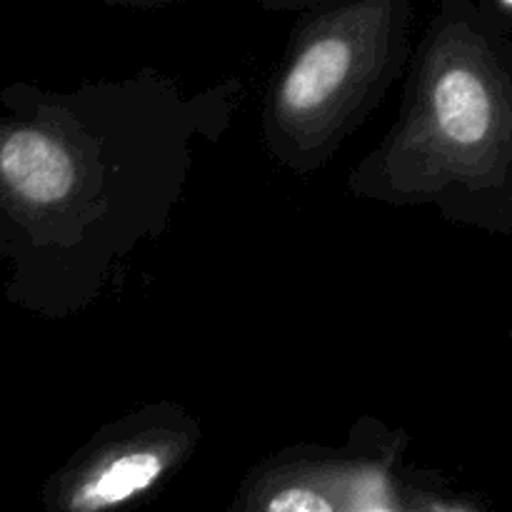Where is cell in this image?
Segmentation results:
<instances>
[{
	"mask_svg": "<svg viewBox=\"0 0 512 512\" xmlns=\"http://www.w3.org/2000/svg\"><path fill=\"white\" fill-rule=\"evenodd\" d=\"M370 512H388V510H370Z\"/></svg>",
	"mask_w": 512,
	"mask_h": 512,
	"instance_id": "obj_6",
	"label": "cell"
},
{
	"mask_svg": "<svg viewBox=\"0 0 512 512\" xmlns=\"http://www.w3.org/2000/svg\"><path fill=\"white\" fill-rule=\"evenodd\" d=\"M353 50L345 40L325 38L310 45L285 80L283 98L293 110H313L323 105L343 85L350 73Z\"/></svg>",
	"mask_w": 512,
	"mask_h": 512,
	"instance_id": "obj_2",
	"label": "cell"
},
{
	"mask_svg": "<svg viewBox=\"0 0 512 512\" xmlns=\"http://www.w3.org/2000/svg\"><path fill=\"white\" fill-rule=\"evenodd\" d=\"M268 512H335L333 505L308 488L280 490L268 503Z\"/></svg>",
	"mask_w": 512,
	"mask_h": 512,
	"instance_id": "obj_5",
	"label": "cell"
},
{
	"mask_svg": "<svg viewBox=\"0 0 512 512\" xmlns=\"http://www.w3.org/2000/svg\"><path fill=\"white\" fill-rule=\"evenodd\" d=\"M0 175L30 203H58L73 190L75 165L68 150L38 130H18L0 145Z\"/></svg>",
	"mask_w": 512,
	"mask_h": 512,
	"instance_id": "obj_1",
	"label": "cell"
},
{
	"mask_svg": "<svg viewBox=\"0 0 512 512\" xmlns=\"http://www.w3.org/2000/svg\"><path fill=\"white\" fill-rule=\"evenodd\" d=\"M438 125L453 143L473 145L490 130V95L470 70H450L435 88Z\"/></svg>",
	"mask_w": 512,
	"mask_h": 512,
	"instance_id": "obj_3",
	"label": "cell"
},
{
	"mask_svg": "<svg viewBox=\"0 0 512 512\" xmlns=\"http://www.w3.org/2000/svg\"><path fill=\"white\" fill-rule=\"evenodd\" d=\"M163 473V458L155 453H133L113 460L105 470H100L90 483H85L73 498V508L78 512H98L113 505L125 503L133 495L158 480Z\"/></svg>",
	"mask_w": 512,
	"mask_h": 512,
	"instance_id": "obj_4",
	"label": "cell"
}]
</instances>
